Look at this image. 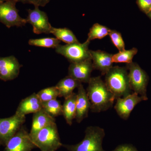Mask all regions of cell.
I'll list each match as a JSON object with an SVG mask.
<instances>
[{
    "mask_svg": "<svg viewBox=\"0 0 151 151\" xmlns=\"http://www.w3.org/2000/svg\"><path fill=\"white\" fill-rule=\"evenodd\" d=\"M3 151H32L36 148L26 128L22 126L11 138Z\"/></svg>",
    "mask_w": 151,
    "mask_h": 151,
    "instance_id": "9",
    "label": "cell"
},
{
    "mask_svg": "<svg viewBox=\"0 0 151 151\" xmlns=\"http://www.w3.org/2000/svg\"><path fill=\"white\" fill-rule=\"evenodd\" d=\"M50 34H52L57 39L67 44L79 42L73 33L67 28H58L52 26Z\"/></svg>",
    "mask_w": 151,
    "mask_h": 151,
    "instance_id": "20",
    "label": "cell"
},
{
    "mask_svg": "<svg viewBox=\"0 0 151 151\" xmlns=\"http://www.w3.org/2000/svg\"><path fill=\"white\" fill-rule=\"evenodd\" d=\"M90 52L94 69L99 70L102 75H105L113 66V55L100 50Z\"/></svg>",
    "mask_w": 151,
    "mask_h": 151,
    "instance_id": "14",
    "label": "cell"
},
{
    "mask_svg": "<svg viewBox=\"0 0 151 151\" xmlns=\"http://www.w3.org/2000/svg\"><path fill=\"white\" fill-rule=\"evenodd\" d=\"M38 96L42 103L57 99L59 97V93L56 86H51L42 89L37 93Z\"/></svg>",
    "mask_w": 151,
    "mask_h": 151,
    "instance_id": "25",
    "label": "cell"
},
{
    "mask_svg": "<svg viewBox=\"0 0 151 151\" xmlns=\"http://www.w3.org/2000/svg\"><path fill=\"white\" fill-rule=\"evenodd\" d=\"M111 29L105 26L98 23L94 24L89 30L88 38L86 41L90 42L93 40L101 39L109 35Z\"/></svg>",
    "mask_w": 151,
    "mask_h": 151,
    "instance_id": "22",
    "label": "cell"
},
{
    "mask_svg": "<svg viewBox=\"0 0 151 151\" xmlns=\"http://www.w3.org/2000/svg\"><path fill=\"white\" fill-rule=\"evenodd\" d=\"M60 42V41L56 38L46 37L30 39L28 43L32 46L55 49Z\"/></svg>",
    "mask_w": 151,
    "mask_h": 151,
    "instance_id": "24",
    "label": "cell"
},
{
    "mask_svg": "<svg viewBox=\"0 0 151 151\" xmlns=\"http://www.w3.org/2000/svg\"><path fill=\"white\" fill-rule=\"evenodd\" d=\"M76 103L75 119L78 123H81L88 117L90 109V104L86 94V90L82 84L78 87Z\"/></svg>",
    "mask_w": 151,
    "mask_h": 151,
    "instance_id": "15",
    "label": "cell"
},
{
    "mask_svg": "<svg viewBox=\"0 0 151 151\" xmlns=\"http://www.w3.org/2000/svg\"><path fill=\"white\" fill-rule=\"evenodd\" d=\"M42 103V109L53 118L63 115L62 105L59 100L54 99Z\"/></svg>",
    "mask_w": 151,
    "mask_h": 151,
    "instance_id": "21",
    "label": "cell"
},
{
    "mask_svg": "<svg viewBox=\"0 0 151 151\" xmlns=\"http://www.w3.org/2000/svg\"><path fill=\"white\" fill-rule=\"evenodd\" d=\"M26 19L27 23L32 25L35 33H50L52 26L49 22L48 16L45 12L40 10L39 7L28 10V16Z\"/></svg>",
    "mask_w": 151,
    "mask_h": 151,
    "instance_id": "10",
    "label": "cell"
},
{
    "mask_svg": "<svg viewBox=\"0 0 151 151\" xmlns=\"http://www.w3.org/2000/svg\"><path fill=\"white\" fill-rule=\"evenodd\" d=\"M138 50L133 48L129 50L119 52L118 53L113 55L112 61L113 63H126L127 64L132 63L133 58L137 54Z\"/></svg>",
    "mask_w": 151,
    "mask_h": 151,
    "instance_id": "23",
    "label": "cell"
},
{
    "mask_svg": "<svg viewBox=\"0 0 151 151\" xmlns=\"http://www.w3.org/2000/svg\"><path fill=\"white\" fill-rule=\"evenodd\" d=\"M6 1V0H0V3L3 2L5 1Z\"/></svg>",
    "mask_w": 151,
    "mask_h": 151,
    "instance_id": "31",
    "label": "cell"
},
{
    "mask_svg": "<svg viewBox=\"0 0 151 151\" xmlns=\"http://www.w3.org/2000/svg\"><path fill=\"white\" fill-rule=\"evenodd\" d=\"M18 2L31 4L35 7H44L50 2V0H17Z\"/></svg>",
    "mask_w": 151,
    "mask_h": 151,
    "instance_id": "28",
    "label": "cell"
},
{
    "mask_svg": "<svg viewBox=\"0 0 151 151\" xmlns=\"http://www.w3.org/2000/svg\"><path fill=\"white\" fill-rule=\"evenodd\" d=\"M90 42L86 41L83 43L78 42L61 45L60 44L55 52L67 58L70 63H74L91 59L89 45Z\"/></svg>",
    "mask_w": 151,
    "mask_h": 151,
    "instance_id": "5",
    "label": "cell"
},
{
    "mask_svg": "<svg viewBox=\"0 0 151 151\" xmlns=\"http://www.w3.org/2000/svg\"><path fill=\"white\" fill-rule=\"evenodd\" d=\"M126 67L129 71V81L132 90L147 99L146 96V88L148 78L145 72L135 63L127 64Z\"/></svg>",
    "mask_w": 151,
    "mask_h": 151,
    "instance_id": "8",
    "label": "cell"
},
{
    "mask_svg": "<svg viewBox=\"0 0 151 151\" xmlns=\"http://www.w3.org/2000/svg\"><path fill=\"white\" fill-rule=\"evenodd\" d=\"M147 100L134 92L127 97L117 98L114 109L121 119L127 120L135 106L141 101Z\"/></svg>",
    "mask_w": 151,
    "mask_h": 151,
    "instance_id": "11",
    "label": "cell"
},
{
    "mask_svg": "<svg viewBox=\"0 0 151 151\" xmlns=\"http://www.w3.org/2000/svg\"><path fill=\"white\" fill-rule=\"evenodd\" d=\"M147 16L151 19V11L150 13L147 14Z\"/></svg>",
    "mask_w": 151,
    "mask_h": 151,
    "instance_id": "30",
    "label": "cell"
},
{
    "mask_svg": "<svg viewBox=\"0 0 151 151\" xmlns=\"http://www.w3.org/2000/svg\"><path fill=\"white\" fill-rule=\"evenodd\" d=\"M105 130L97 126L86 128L83 139L75 145L63 144L62 147L68 151H106L103 147Z\"/></svg>",
    "mask_w": 151,
    "mask_h": 151,
    "instance_id": "3",
    "label": "cell"
},
{
    "mask_svg": "<svg viewBox=\"0 0 151 151\" xmlns=\"http://www.w3.org/2000/svg\"><path fill=\"white\" fill-rule=\"evenodd\" d=\"M111 151H138L134 146L129 144L120 145Z\"/></svg>",
    "mask_w": 151,
    "mask_h": 151,
    "instance_id": "29",
    "label": "cell"
},
{
    "mask_svg": "<svg viewBox=\"0 0 151 151\" xmlns=\"http://www.w3.org/2000/svg\"><path fill=\"white\" fill-rule=\"evenodd\" d=\"M137 4L140 9L147 14L151 11V0H137Z\"/></svg>",
    "mask_w": 151,
    "mask_h": 151,
    "instance_id": "27",
    "label": "cell"
},
{
    "mask_svg": "<svg viewBox=\"0 0 151 151\" xmlns=\"http://www.w3.org/2000/svg\"><path fill=\"white\" fill-rule=\"evenodd\" d=\"M17 0H6L0 3V22L6 27H22L27 23L26 19L19 15L16 7Z\"/></svg>",
    "mask_w": 151,
    "mask_h": 151,
    "instance_id": "6",
    "label": "cell"
},
{
    "mask_svg": "<svg viewBox=\"0 0 151 151\" xmlns=\"http://www.w3.org/2000/svg\"><path fill=\"white\" fill-rule=\"evenodd\" d=\"M22 65L14 56L0 58V79L11 81L17 78Z\"/></svg>",
    "mask_w": 151,
    "mask_h": 151,
    "instance_id": "13",
    "label": "cell"
},
{
    "mask_svg": "<svg viewBox=\"0 0 151 151\" xmlns=\"http://www.w3.org/2000/svg\"><path fill=\"white\" fill-rule=\"evenodd\" d=\"M32 139L41 151H56L62 147L55 123L41 130Z\"/></svg>",
    "mask_w": 151,
    "mask_h": 151,
    "instance_id": "4",
    "label": "cell"
},
{
    "mask_svg": "<svg viewBox=\"0 0 151 151\" xmlns=\"http://www.w3.org/2000/svg\"><path fill=\"white\" fill-rule=\"evenodd\" d=\"M26 116L15 113L9 118H0V145L5 146L25 122Z\"/></svg>",
    "mask_w": 151,
    "mask_h": 151,
    "instance_id": "7",
    "label": "cell"
},
{
    "mask_svg": "<svg viewBox=\"0 0 151 151\" xmlns=\"http://www.w3.org/2000/svg\"><path fill=\"white\" fill-rule=\"evenodd\" d=\"M93 70L91 58L81 62L70 63L68 67V76L81 83H88Z\"/></svg>",
    "mask_w": 151,
    "mask_h": 151,
    "instance_id": "12",
    "label": "cell"
},
{
    "mask_svg": "<svg viewBox=\"0 0 151 151\" xmlns=\"http://www.w3.org/2000/svg\"><path fill=\"white\" fill-rule=\"evenodd\" d=\"M109 35L113 45L119 50V52L125 50V43L121 33L115 30H111Z\"/></svg>",
    "mask_w": 151,
    "mask_h": 151,
    "instance_id": "26",
    "label": "cell"
},
{
    "mask_svg": "<svg viewBox=\"0 0 151 151\" xmlns=\"http://www.w3.org/2000/svg\"><path fill=\"white\" fill-rule=\"evenodd\" d=\"M88 84L86 90L92 112H104L113 107L116 98L100 76L91 77Z\"/></svg>",
    "mask_w": 151,
    "mask_h": 151,
    "instance_id": "1",
    "label": "cell"
},
{
    "mask_svg": "<svg viewBox=\"0 0 151 151\" xmlns=\"http://www.w3.org/2000/svg\"><path fill=\"white\" fill-rule=\"evenodd\" d=\"M42 109V103L37 93H34L23 99L19 103L15 113L22 116L36 113Z\"/></svg>",
    "mask_w": 151,
    "mask_h": 151,
    "instance_id": "16",
    "label": "cell"
},
{
    "mask_svg": "<svg viewBox=\"0 0 151 151\" xmlns=\"http://www.w3.org/2000/svg\"><path fill=\"white\" fill-rule=\"evenodd\" d=\"M105 76V84L116 100L132 94L127 68L113 66Z\"/></svg>",
    "mask_w": 151,
    "mask_h": 151,
    "instance_id": "2",
    "label": "cell"
},
{
    "mask_svg": "<svg viewBox=\"0 0 151 151\" xmlns=\"http://www.w3.org/2000/svg\"><path fill=\"white\" fill-rule=\"evenodd\" d=\"M54 123L55 118L49 115L43 109L33 113L31 129L29 133L31 139L41 130Z\"/></svg>",
    "mask_w": 151,
    "mask_h": 151,
    "instance_id": "17",
    "label": "cell"
},
{
    "mask_svg": "<svg viewBox=\"0 0 151 151\" xmlns=\"http://www.w3.org/2000/svg\"><path fill=\"white\" fill-rule=\"evenodd\" d=\"M81 84L80 81L68 76L60 80L55 86L59 91V97L65 99L73 94V90Z\"/></svg>",
    "mask_w": 151,
    "mask_h": 151,
    "instance_id": "18",
    "label": "cell"
},
{
    "mask_svg": "<svg viewBox=\"0 0 151 151\" xmlns=\"http://www.w3.org/2000/svg\"><path fill=\"white\" fill-rule=\"evenodd\" d=\"M77 94L73 92L70 96L65 98L62 105L63 115L66 123L71 126L73 119H75Z\"/></svg>",
    "mask_w": 151,
    "mask_h": 151,
    "instance_id": "19",
    "label": "cell"
}]
</instances>
